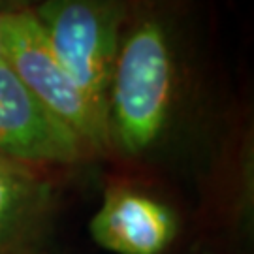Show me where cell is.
Instances as JSON below:
<instances>
[{"label": "cell", "mask_w": 254, "mask_h": 254, "mask_svg": "<svg viewBox=\"0 0 254 254\" xmlns=\"http://www.w3.org/2000/svg\"><path fill=\"white\" fill-rule=\"evenodd\" d=\"M194 40L179 0H134L109 87V149L143 156L162 143Z\"/></svg>", "instance_id": "cell-1"}, {"label": "cell", "mask_w": 254, "mask_h": 254, "mask_svg": "<svg viewBox=\"0 0 254 254\" xmlns=\"http://www.w3.org/2000/svg\"><path fill=\"white\" fill-rule=\"evenodd\" d=\"M134 0H42L30 9L55 57L108 125V98Z\"/></svg>", "instance_id": "cell-2"}, {"label": "cell", "mask_w": 254, "mask_h": 254, "mask_svg": "<svg viewBox=\"0 0 254 254\" xmlns=\"http://www.w3.org/2000/svg\"><path fill=\"white\" fill-rule=\"evenodd\" d=\"M4 63L91 153L109 151L106 121L55 57L30 11L0 15Z\"/></svg>", "instance_id": "cell-3"}, {"label": "cell", "mask_w": 254, "mask_h": 254, "mask_svg": "<svg viewBox=\"0 0 254 254\" xmlns=\"http://www.w3.org/2000/svg\"><path fill=\"white\" fill-rule=\"evenodd\" d=\"M87 154L81 139L0 63V156L36 168L81 162Z\"/></svg>", "instance_id": "cell-4"}, {"label": "cell", "mask_w": 254, "mask_h": 254, "mask_svg": "<svg viewBox=\"0 0 254 254\" xmlns=\"http://www.w3.org/2000/svg\"><path fill=\"white\" fill-rule=\"evenodd\" d=\"M173 209L147 192L109 187L91 220L92 239L113 254H162L177 236Z\"/></svg>", "instance_id": "cell-5"}, {"label": "cell", "mask_w": 254, "mask_h": 254, "mask_svg": "<svg viewBox=\"0 0 254 254\" xmlns=\"http://www.w3.org/2000/svg\"><path fill=\"white\" fill-rule=\"evenodd\" d=\"M53 187L34 166L0 156V254H47Z\"/></svg>", "instance_id": "cell-6"}, {"label": "cell", "mask_w": 254, "mask_h": 254, "mask_svg": "<svg viewBox=\"0 0 254 254\" xmlns=\"http://www.w3.org/2000/svg\"><path fill=\"white\" fill-rule=\"evenodd\" d=\"M42 0H0V15L8 13H21V11H30L38 6Z\"/></svg>", "instance_id": "cell-7"}, {"label": "cell", "mask_w": 254, "mask_h": 254, "mask_svg": "<svg viewBox=\"0 0 254 254\" xmlns=\"http://www.w3.org/2000/svg\"><path fill=\"white\" fill-rule=\"evenodd\" d=\"M0 63H4V44H2V30H0Z\"/></svg>", "instance_id": "cell-8"}]
</instances>
